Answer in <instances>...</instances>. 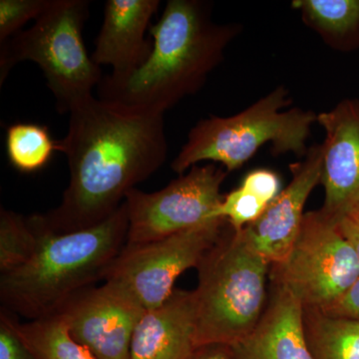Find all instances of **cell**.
<instances>
[{
	"instance_id": "16",
	"label": "cell",
	"mask_w": 359,
	"mask_h": 359,
	"mask_svg": "<svg viewBox=\"0 0 359 359\" xmlns=\"http://www.w3.org/2000/svg\"><path fill=\"white\" fill-rule=\"evenodd\" d=\"M292 7L334 50L359 48V0H294Z\"/></svg>"
},
{
	"instance_id": "3",
	"label": "cell",
	"mask_w": 359,
	"mask_h": 359,
	"mask_svg": "<svg viewBox=\"0 0 359 359\" xmlns=\"http://www.w3.org/2000/svg\"><path fill=\"white\" fill-rule=\"evenodd\" d=\"M39 248L27 263L0 273L2 309L28 320L53 316L80 290L103 282L127 242L126 203L102 223L67 233L47 228L42 215L28 217Z\"/></svg>"
},
{
	"instance_id": "1",
	"label": "cell",
	"mask_w": 359,
	"mask_h": 359,
	"mask_svg": "<svg viewBox=\"0 0 359 359\" xmlns=\"http://www.w3.org/2000/svg\"><path fill=\"white\" fill-rule=\"evenodd\" d=\"M165 113L88 97L69 111L58 141L69 184L55 209L42 215L49 230L67 233L102 223L127 193L166 162Z\"/></svg>"
},
{
	"instance_id": "25",
	"label": "cell",
	"mask_w": 359,
	"mask_h": 359,
	"mask_svg": "<svg viewBox=\"0 0 359 359\" xmlns=\"http://www.w3.org/2000/svg\"><path fill=\"white\" fill-rule=\"evenodd\" d=\"M321 311L359 321V278L339 301L335 302L330 308Z\"/></svg>"
},
{
	"instance_id": "6",
	"label": "cell",
	"mask_w": 359,
	"mask_h": 359,
	"mask_svg": "<svg viewBox=\"0 0 359 359\" xmlns=\"http://www.w3.org/2000/svg\"><path fill=\"white\" fill-rule=\"evenodd\" d=\"M90 4L88 0H49L30 28L0 45V85L18 63L32 61L43 72L59 112L69 113L92 96L103 76L82 34Z\"/></svg>"
},
{
	"instance_id": "23",
	"label": "cell",
	"mask_w": 359,
	"mask_h": 359,
	"mask_svg": "<svg viewBox=\"0 0 359 359\" xmlns=\"http://www.w3.org/2000/svg\"><path fill=\"white\" fill-rule=\"evenodd\" d=\"M241 186L250 190L269 205L283 191L282 179L273 170L256 169L249 172L243 179Z\"/></svg>"
},
{
	"instance_id": "2",
	"label": "cell",
	"mask_w": 359,
	"mask_h": 359,
	"mask_svg": "<svg viewBox=\"0 0 359 359\" xmlns=\"http://www.w3.org/2000/svg\"><path fill=\"white\" fill-rule=\"evenodd\" d=\"M212 14V4L203 0H169L149 32L153 48L147 61L126 79L103 77L99 98L165 113L197 93L243 28L219 25Z\"/></svg>"
},
{
	"instance_id": "19",
	"label": "cell",
	"mask_w": 359,
	"mask_h": 359,
	"mask_svg": "<svg viewBox=\"0 0 359 359\" xmlns=\"http://www.w3.org/2000/svg\"><path fill=\"white\" fill-rule=\"evenodd\" d=\"M6 146L9 162L21 173L39 171L58 152V141L53 140L47 127L36 123L11 125Z\"/></svg>"
},
{
	"instance_id": "21",
	"label": "cell",
	"mask_w": 359,
	"mask_h": 359,
	"mask_svg": "<svg viewBox=\"0 0 359 359\" xmlns=\"http://www.w3.org/2000/svg\"><path fill=\"white\" fill-rule=\"evenodd\" d=\"M269 205L244 187H238L224 196L215 212V218L224 219L231 230L240 233L245 226L255 223Z\"/></svg>"
},
{
	"instance_id": "20",
	"label": "cell",
	"mask_w": 359,
	"mask_h": 359,
	"mask_svg": "<svg viewBox=\"0 0 359 359\" xmlns=\"http://www.w3.org/2000/svg\"><path fill=\"white\" fill-rule=\"evenodd\" d=\"M39 236L28 217L0 210V273H8L27 263L39 248Z\"/></svg>"
},
{
	"instance_id": "24",
	"label": "cell",
	"mask_w": 359,
	"mask_h": 359,
	"mask_svg": "<svg viewBox=\"0 0 359 359\" xmlns=\"http://www.w3.org/2000/svg\"><path fill=\"white\" fill-rule=\"evenodd\" d=\"M0 359H39L0 313Z\"/></svg>"
},
{
	"instance_id": "17",
	"label": "cell",
	"mask_w": 359,
	"mask_h": 359,
	"mask_svg": "<svg viewBox=\"0 0 359 359\" xmlns=\"http://www.w3.org/2000/svg\"><path fill=\"white\" fill-rule=\"evenodd\" d=\"M304 327L313 359H359V321L304 308Z\"/></svg>"
},
{
	"instance_id": "8",
	"label": "cell",
	"mask_w": 359,
	"mask_h": 359,
	"mask_svg": "<svg viewBox=\"0 0 359 359\" xmlns=\"http://www.w3.org/2000/svg\"><path fill=\"white\" fill-rule=\"evenodd\" d=\"M226 224L216 219L155 242L125 245L106 269L103 283L126 292L145 311L157 308L173 294L175 283L184 271L199 266Z\"/></svg>"
},
{
	"instance_id": "22",
	"label": "cell",
	"mask_w": 359,
	"mask_h": 359,
	"mask_svg": "<svg viewBox=\"0 0 359 359\" xmlns=\"http://www.w3.org/2000/svg\"><path fill=\"white\" fill-rule=\"evenodd\" d=\"M49 0H0V45L22 30L29 20H36Z\"/></svg>"
},
{
	"instance_id": "13",
	"label": "cell",
	"mask_w": 359,
	"mask_h": 359,
	"mask_svg": "<svg viewBox=\"0 0 359 359\" xmlns=\"http://www.w3.org/2000/svg\"><path fill=\"white\" fill-rule=\"evenodd\" d=\"M160 0H108L92 59L97 65H109L107 76L119 81L136 72L147 61L153 41L146 39Z\"/></svg>"
},
{
	"instance_id": "15",
	"label": "cell",
	"mask_w": 359,
	"mask_h": 359,
	"mask_svg": "<svg viewBox=\"0 0 359 359\" xmlns=\"http://www.w3.org/2000/svg\"><path fill=\"white\" fill-rule=\"evenodd\" d=\"M196 349L195 295L175 289L164 304L142 314L130 359H190Z\"/></svg>"
},
{
	"instance_id": "9",
	"label": "cell",
	"mask_w": 359,
	"mask_h": 359,
	"mask_svg": "<svg viewBox=\"0 0 359 359\" xmlns=\"http://www.w3.org/2000/svg\"><path fill=\"white\" fill-rule=\"evenodd\" d=\"M226 176L216 164L197 165L157 192L130 190L124 201L129 218L126 245L155 242L218 219L215 212L223 200Z\"/></svg>"
},
{
	"instance_id": "27",
	"label": "cell",
	"mask_w": 359,
	"mask_h": 359,
	"mask_svg": "<svg viewBox=\"0 0 359 359\" xmlns=\"http://www.w3.org/2000/svg\"><path fill=\"white\" fill-rule=\"evenodd\" d=\"M190 359H233L231 346L208 344L197 347Z\"/></svg>"
},
{
	"instance_id": "18",
	"label": "cell",
	"mask_w": 359,
	"mask_h": 359,
	"mask_svg": "<svg viewBox=\"0 0 359 359\" xmlns=\"http://www.w3.org/2000/svg\"><path fill=\"white\" fill-rule=\"evenodd\" d=\"M9 325L39 359H94L78 344L58 314L20 323L13 313L1 309Z\"/></svg>"
},
{
	"instance_id": "26",
	"label": "cell",
	"mask_w": 359,
	"mask_h": 359,
	"mask_svg": "<svg viewBox=\"0 0 359 359\" xmlns=\"http://www.w3.org/2000/svg\"><path fill=\"white\" fill-rule=\"evenodd\" d=\"M334 221L341 235L353 248L359 261V205Z\"/></svg>"
},
{
	"instance_id": "5",
	"label": "cell",
	"mask_w": 359,
	"mask_h": 359,
	"mask_svg": "<svg viewBox=\"0 0 359 359\" xmlns=\"http://www.w3.org/2000/svg\"><path fill=\"white\" fill-rule=\"evenodd\" d=\"M226 229L197 268L199 280L194 290L197 347L238 344L256 327L268 302L271 264L241 231Z\"/></svg>"
},
{
	"instance_id": "14",
	"label": "cell",
	"mask_w": 359,
	"mask_h": 359,
	"mask_svg": "<svg viewBox=\"0 0 359 359\" xmlns=\"http://www.w3.org/2000/svg\"><path fill=\"white\" fill-rule=\"evenodd\" d=\"M261 320L231 346L233 359H313L304 327V306L290 290L271 280Z\"/></svg>"
},
{
	"instance_id": "7",
	"label": "cell",
	"mask_w": 359,
	"mask_h": 359,
	"mask_svg": "<svg viewBox=\"0 0 359 359\" xmlns=\"http://www.w3.org/2000/svg\"><path fill=\"white\" fill-rule=\"evenodd\" d=\"M269 278L280 283L306 309H327L358 282L359 261L334 219L318 210L306 212L301 231Z\"/></svg>"
},
{
	"instance_id": "12",
	"label": "cell",
	"mask_w": 359,
	"mask_h": 359,
	"mask_svg": "<svg viewBox=\"0 0 359 359\" xmlns=\"http://www.w3.org/2000/svg\"><path fill=\"white\" fill-rule=\"evenodd\" d=\"M325 131L321 211L337 219L359 205V99H344L318 114Z\"/></svg>"
},
{
	"instance_id": "10",
	"label": "cell",
	"mask_w": 359,
	"mask_h": 359,
	"mask_svg": "<svg viewBox=\"0 0 359 359\" xmlns=\"http://www.w3.org/2000/svg\"><path fill=\"white\" fill-rule=\"evenodd\" d=\"M144 311L128 294L104 283L80 290L55 314L94 359H130L132 337Z\"/></svg>"
},
{
	"instance_id": "11",
	"label": "cell",
	"mask_w": 359,
	"mask_h": 359,
	"mask_svg": "<svg viewBox=\"0 0 359 359\" xmlns=\"http://www.w3.org/2000/svg\"><path fill=\"white\" fill-rule=\"evenodd\" d=\"M323 147L314 145L301 162L290 165L292 181L255 223L241 231L248 244L271 266L282 263L294 244L304 205L323 177Z\"/></svg>"
},
{
	"instance_id": "4",
	"label": "cell",
	"mask_w": 359,
	"mask_h": 359,
	"mask_svg": "<svg viewBox=\"0 0 359 359\" xmlns=\"http://www.w3.org/2000/svg\"><path fill=\"white\" fill-rule=\"evenodd\" d=\"M292 105L290 91L282 85L238 114L201 120L189 132L171 169L183 175L200 163L212 162L231 173L269 143L275 156L304 157L318 114Z\"/></svg>"
}]
</instances>
